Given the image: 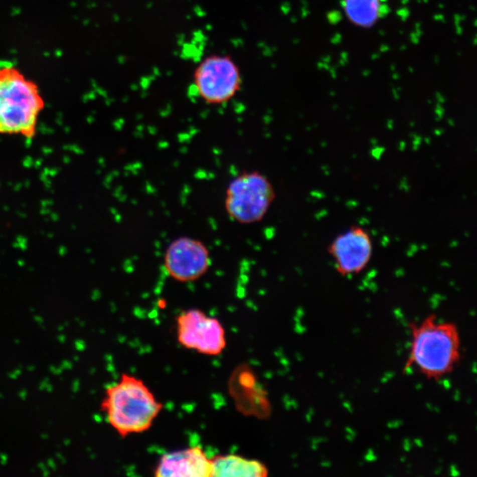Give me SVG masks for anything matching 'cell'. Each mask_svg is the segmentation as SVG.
Wrapping results in <instances>:
<instances>
[{"label":"cell","instance_id":"1","mask_svg":"<svg viewBox=\"0 0 477 477\" xmlns=\"http://www.w3.org/2000/svg\"><path fill=\"white\" fill-rule=\"evenodd\" d=\"M99 407L108 425L126 438L151 429L164 406L142 379L122 373L105 387Z\"/></svg>","mask_w":477,"mask_h":477},{"label":"cell","instance_id":"2","mask_svg":"<svg viewBox=\"0 0 477 477\" xmlns=\"http://www.w3.org/2000/svg\"><path fill=\"white\" fill-rule=\"evenodd\" d=\"M409 329L410 350L404 374L414 366L427 379L439 381L454 370L461 358L458 326L439 322L436 314H431L420 324H409Z\"/></svg>","mask_w":477,"mask_h":477},{"label":"cell","instance_id":"3","mask_svg":"<svg viewBox=\"0 0 477 477\" xmlns=\"http://www.w3.org/2000/svg\"><path fill=\"white\" fill-rule=\"evenodd\" d=\"M45 106L37 83L14 64L0 60V133L33 138Z\"/></svg>","mask_w":477,"mask_h":477},{"label":"cell","instance_id":"4","mask_svg":"<svg viewBox=\"0 0 477 477\" xmlns=\"http://www.w3.org/2000/svg\"><path fill=\"white\" fill-rule=\"evenodd\" d=\"M276 198V191L266 175L258 171L244 172L229 182L225 209L232 220L241 225L262 221Z\"/></svg>","mask_w":477,"mask_h":477},{"label":"cell","instance_id":"5","mask_svg":"<svg viewBox=\"0 0 477 477\" xmlns=\"http://www.w3.org/2000/svg\"><path fill=\"white\" fill-rule=\"evenodd\" d=\"M243 77L240 66L232 56L211 54L197 64L193 73L196 95L205 104H226L242 89Z\"/></svg>","mask_w":477,"mask_h":477},{"label":"cell","instance_id":"6","mask_svg":"<svg viewBox=\"0 0 477 477\" xmlns=\"http://www.w3.org/2000/svg\"><path fill=\"white\" fill-rule=\"evenodd\" d=\"M176 338L182 348L209 356L221 355L227 345L222 323L198 308L178 314Z\"/></svg>","mask_w":477,"mask_h":477},{"label":"cell","instance_id":"7","mask_svg":"<svg viewBox=\"0 0 477 477\" xmlns=\"http://www.w3.org/2000/svg\"><path fill=\"white\" fill-rule=\"evenodd\" d=\"M211 266V251L203 241L192 237H178L168 245L164 255V268L175 281H196Z\"/></svg>","mask_w":477,"mask_h":477},{"label":"cell","instance_id":"8","mask_svg":"<svg viewBox=\"0 0 477 477\" xmlns=\"http://www.w3.org/2000/svg\"><path fill=\"white\" fill-rule=\"evenodd\" d=\"M327 251L336 271L342 277L356 275L365 270L373 255L370 232L361 226H352L331 241Z\"/></svg>","mask_w":477,"mask_h":477},{"label":"cell","instance_id":"9","mask_svg":"<svg viewBox=\"0 0 477 477\" xmlns=\"http://www.w3.org/2000/svg\"><path fill=\"white\" fill-rule=\"evenodd\" d=\"M230 393L243 414L267 418L271 414V405L266 391L249 368L241 366L231 377Z\"/></svg>","mask_w":477,"mask_h":477},{"label":"cell","instance_id":"10","mask_svg":"<svg viewBox=\"0 0 477 477\" xmlns=\"http://www.w3.org/2000/svg\"><path fill=\"white\" fill-rule=\"evenodd\" d=\"M156 477H211V460L200 446L164 454L154 470Z\"/></svg>","mask_w":477,"mask_h":477},{"label":"cell","instance_id":"11","mask_svg":"<svg viewBox=\"0 0 477 477\" xmlns=\"http://www.w3.org/2000/svg\"><path fill=\"white\" fill-rule=\"evenodd\" d=\"M211 460V477H267L269 468L257 459L237 454L216 455Z\"/></svg>","mask_w":477,"mask_h":477},{"label":"cell","instance_id":"12","mask_svg":"<svg viewBox=\"0 0 477 477\" xmlns=\"http://www.w3.org/2000/svg\"><path fill=\"white\" fill-rule=\"evenodd\" d=\"M341 8L352 25L370 30L388 13L384 0H342Z\"/></svg>","mask_w":477,"mask_h":477}]
</instances>
